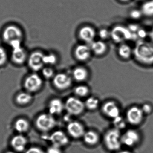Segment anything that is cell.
Segmentation results:
<instances>
[{
    "label": "cell",
    "instance_id": "1",
    "mask_svg": "<svg viewBox=\"0 0 153 153\" xmlns=\"http://www.w3.org/2000/svg\"><path fill=\"white\" fill-rule=\"evenodd\" d=\"M133 56L139 64L146 66L153 65V43L139 40L134 48Z\"/></svg>",
    "mask_w": 153,
    "mask_h": 153
},
{
    "label": "cell",
    "instance_id": "2",
    "mask_svg": "<svg viewBox=\"0 0 153 153\" xmlns=\"http://www.w3.org/2000/svg\"><path fill=\"white\" fill-rule=\"evenodd\" d=\"M1 36L4 42L12 48L22 46L24 34L17 25L10 24L5 27L2 32Z\"/></svg>",
    "mask_w": 153,
    "mask_h": 153
},
{
    "label": "cell",
    "instance_id": "3",
    "mask_svg": "<svg viewBox=\"0 0 153 153\" xmlns=\"http://www.w3.org/2000/svg\"><path fill=\"white\" fill-rule=\"evenodd\" d=\"M121 135L120 130L115 128H111L105 133L103 137L104 145L109 151L116 152L121 147Z\"/></svg>",
    "mask_w": 153,
    "mask_h": 153
},
{
    "label": "cell",
    "instance_id": "4",
    "mask_svg": "<svg viewBox=\"0 0 153 153\" xmlns=\"http://www.w3.org/2000/svg\"><path fill=\"white\" fill-rule=\"evenodd\" d=\"M65 110L71 116H80L85 110L84 102L75 96H70L65 102Z\"/></svg>",
    "mask_w": 153,
    "mask_h": 153
},
{
    "label": "cell",
    "instance_id": "5",
    "mask_svg": "<svg viewBox=\"0 0 153 153\" xmlns=\"http://www.w3.org/2000/svg\"><path fill=\"white\" fill-rule=\"evenodd\" d=\"M35 123L39 131L46 133L51 131L55 127L56 121L54 116L48 112H44L38 116Z\"/></svg>",
    "mask_w": 153,
    "mask_h": 153
},
{
    "label": "cell",
    "instance_id": "6",
    "mask_svg": "<svg viewBox=\"0 0 153 153\" xmlns=\"http://www.w3.org/2000/svg\"><path fill=\"white\" fill-rule=\"evenodd\" d=\"M111 31V39L116 44L126 43L133 40V34L127 27L117 25L112 28Z\"/></svg>",
    "mask_w": 153,
    "mask_h": 153
},
{
    "label": "cell",
    "instance_id": "7",
    "mask_svg": "<svg viewBox=\"0 0 153 153\" xmlns=\"http://www.w3.org/2000/svg\"><path fill=\"white\" fill-rule=\"evenodd\" d=\"M43 77L36 72L28 75L23 82L25 91L32 94L39 91L43 87Z\"/></svg>",
    "mask_w": 153,
    "mask_h": 153
},
{
    "label": "cell",
    "instance_id": "8",
    "mask_svg": "<svg viewBox=\"0 0 153 153\" xmlns=\"http://www.w3.org/2000/svg\"><path fill=\"white\" fill-rule=\"evenodd\" d=\"M145 116L141 107L134 105L127 110L125 118L128 124L137 126L142 124L144 119Z\"/></svg>",
    "mask_w": 153,
    "mask_h": 153
},
{
    "label": "cell",
    "instance_id": "9",
    "mask_svg": "<svg viewBox=\"0 0 153 153\" xmlns=\"http://www.w3.org/2000/svg\"><path fill=\"white\" fill-rule=\"evenodd\" d=\"M52 80L53 86L60 91L68 90L72 86L73 82L71 76L63 72L56 74Z\"/></svg>",
    "mask_w": 153,
    "mask_h": 153
},
{
    "label": "cell",
    "instance_id": "10",
    "mask_svg": "<svg viewBox=\"0 0 153 153\" xmlns=\"http://www.w3.org/2000/svg\"><path fill=\"white\" fill-rule=\"evenodd\" d=\"M45 53L40 50L33 51L29 55L27 63L30 69L33 72L41 71L45 66L44 62Z\"/></svg>",
    "mask_w": 153,
    "mask_h": 153
},
{
    "label": "cell",
    "instance_id": "11",
    "mask_svg": "<svg viewBox=\"0 0 153 153\" xmlns=\"http://www.w3.org/2000/svg\"><path fill=\"white\" fill-rule=\"evenodd\" d=\"M102 114L108 118L113 120L120 116V108L117 102L110 100L105 102L101 107Z\"/></svg>",
    "mask_w": 153,
    "mask_h": 153
},
{
    "label": "cell",
    "instance_id": "12",
    "mask_svg": "<svg viewBox=\"0 0 153 153\" xmlns=\"http://www.w3.org/2000/svg\"><path fill=\"white\" fill-rule=\"evenodd\" d=\"M66 130L71 137L76 139L82 138L86 131L84 125L76 120L69 121L66 126Z\"/></svg>",
    "mask_w": 153,
    "mask_h": 153
},
{
    "label": "cell",
    "instance_id": "13",
    "mask_svg": "<svg viewBox=\"0 0 153 153\" xmlns=\"http://www.w3.org/2000/svg\"><path fill=\"white\" fill-rule=\"evenodd\" d=\"M92 53L90 45L86 44H79L74 49V55L77 61L81 62H87L91 58Z\"/></svg>",
    "mask_w": 153,
    "mask_h": 153
},
{
    "label": "cell",
    "instance_id": "14",
    "mask_svg": "<svg viewBox=\"0 0 153 153\" xmlns=\"http://www.w3.org/2000/svg\"><path fill=\"white\" fill-rule=\"evenodd\" d=\"M48 138L52 145L61 148L68 145L70 142L68 136L62 130L54 131Z\"/></svg>",
    "mask_w": 153,
    "mask_h": 153
},
{
    "label": "cell",
    "instance_id": "15",
    "mask_svg": "<svg viewBox=\"0 0 153 153\" xmlns=\"http://www.w3.org/2000/svg\"><path fill=\"white\" fill-rule=\"evenodd\" d=\"M28 56L27 51L22 46L12 48L11 59L16 65H21L27 62Z\"/></svg>",
    "mask_w": 153,
    "mask_h": 153
},
{
    "label": "cell",
    "instance_id": "16",
    "mask_svg": "<svg viewBox=\"0 0 153 153\" xmlns=\"http://www.w3.org/2000/svg\"><path fill=\"white\" fill-rule=\"evenodd\" d=\"M97 33L93 27L90 26H84L80 28L78 30L79 38L86 44H91L94 41Z\"/></svg>",
    "mask_w": 153,
    "mask_h": 153
},
{
    "label": "cell",
    "instance_id": "17",
    "mask_svg": "<svg viewBox=\"0 0 153 153\" xmlns=\"http://www.w3.org/2000/svg\"><path fill=\"white\" fill-rule=\"evenodd\" d=\"M48 113L53 116L62 114L65 110V102L59 98H53L50 100L47 105Z\"/></svg>",
    "mask_w": 153,
    "mask_h": 153
},
{
    "label": "cell",
    "instance_id": "18",
    "mask_svg": "<svg viewBox=\"0 0 153 153\" xmlns=\"http://www.w3.org/2000/svg\"><path fill=\"white\" fill-rule=\"evenodd\" d=\"M140 140V135L138 132L134 129L127 130L121 135V143L126 146H131L135 145Z\"/></svg>",
    "mask_w": 153,
    "mask_h": 153
},
{
    "label": "cell",
    "instance_id": "19",
    "mask_svg": "<svg viewBox=\"0 0 153 153\" xmlns=\"http://www.w3.org/2000/svg\"><path fill=\"white\" fill-rule=\"evenodd\" d=\"M89 74L88 70L82 66H76L72 72L71 76L73 81L77 82H83L89 78Z\"/></svg>",
    "mask_w": 153,
    "mask_h": 153
},
{
    "label": "cell",
    "instance_id": "20",
    "mask_svg": "<svg viewBox=\"0 0 153 153\" xmlns=\"http://www.w3.org/2000/svg\"><path fill=\"white\" fill-rule=\"evenodd\" d=\"M89 45L92 53L96 56H103L108 52V45L105 41L102 40H94Z\"/></svg>",
    "mask_w": 153,
    "mask_h": 153
},
{
    "label": "cell",
    "instance_id": "21",
    "mask_svg": "<svg viewBox=\"0 0 153 153\" xmlns=\"http://www.w3.org/2000/svg\"><path fill=\"white\" fill-rule=\"evenodd\" d=\"M117 54L122 60H129L134 55V49L127 43L120 44L117 48Z\"/></svg>",
    "mask_w": 153,
    "mask_h": 153
},
{
    "label": "cell",
    "instance_id": "22",
    "mask_svg": "<svg viewBox=\"0 0 153 153\" xmlns=\"http://www.w3.org/2000/svg\"><path fill=\"white\" fill-rule=\"evenodd\" d=\"M33 100L32 94L24 91L20 92L15 96L16 103L20 106H26L30 104Z\"/></svg>",
    "mask_w": 153,
    "mask_h": 153
},
{
    "label": "cell",
    "instance_id": "23",
    "mask_svg": "<svg viewBox=\"0 0 153 153\" xmlns=\"http://www.w3.org/2000/svg\"><path fill=\"white\" fill-rule=\"evenodd\" d=\"M82 138L85 144L91 146L97 145L100 140L99 134L95 131L91 130L85 131Z\"/></svg>",
    "mask_w": 153,
    "mask_h": 153
},
{
    "label": "cell",
    "instance_id": "24",
    "mask_svg": "<svg viewBox=\"0 0 153 153\" xmlns=\"http://www.w3.org/2000/svg\"><path fill=\"white\" fill-rule=\"evenodd\" d=\"M27 141L22 135H18L12 138L11 142L13 148L17 152H21L25 149Z\"/></svg>",
    "mask_w": 153,
    "mask_h": 153
},
{
    "label": "cell",
    "instance_id": "25",
    "mask_svg": "<svg viewBox=\"0 0 153 153\" xmlns=\"http://www.w3.org/2000/svg\"><path fill=\"white\" fill-rule=\"evenodd\" d=\"M74 96L80 99L88 97L90 93V87L86 85L80 84L74 87Z\"/></svg>",
    "mask_w": 153,
    "mask_h": 153
},
{
    "label": "cell",
    "instance_id": "26",
    "mask_svg": "<svg viewBox=\"0 0 153 153\" xmlns=\"http://www.w3.org/2000/svg\"><path fill=\"white\" fill-rule=\"evenodd\" d=\"M84 103L85 109L90 111H94L99 108L100 101L99 98L95 96H88L85 101Z\"/></svg>",
    "mask_w": 153,
    "mask_h": 153
},
{
    "label": "cell",
    "instance_id": "27",
    "mask_svg": "<svg viewBox=\"0 0 153 153\" xmlns=\"http://www.w3.org/2000/svg\"><path fill=\"white\" fill-rule=\"evenodd\" d=\"M14 126L15 130L19 133H25L28 130L30 123L26 119L20 118L15 121Z\"/></svg>",
    "mask_w": 153,
    "mask_h": 153
},
{
    "label": "cell",
    "instance_id": "28",
    "mask_svg": "<svg viewBox=\"0 0 153 153\" xmlns=\"http://www.w3.org/2000/svg\"><path fill=\"white\" fill-rule=\"evenodd\" d=\"M140 10L143 16L147 17H153V0H146L145 1Z\"/></svg>",
    "mask_w": 153,
    "mask_h": 153
},
{
    "label": "cell",
    "instance_id": "29",
    "mask_svg": "<svg viewBox=\"0 0 153 153\" xmlns=\"http://www.w3.org/2000/svg\"><path fill=\"white\" fill-rule=\"evenodd\" d=\"M58 62V57L55 53H45L44 62L45 66H52L55 65Z\"/></svg>",
    "mask_w": 153,
    "mask_h": 153
},
{
    "label": "cell",
    "instance_id": "30",
    "mask_svg": "<svg viewBox=\"0 0 153 153\" xmlns=\"http://www.w3.org/2000/svg\"><path fill=\"white\" fill-rule=\"evenodd\" d=\"M41 76L46 80H52L56 74L53 67L48 66H45L41 70Z\"/></svg>",
    "mask_w": 153,
    "mask_h": 153
},
{
    "label": "cell",
    "instance_id": "31",
    "mask_svg": "<svg viewBox=\"0 0 153 153\" xmlns=\"http://www.w3.org/2000/svg\"><path fill=\"white\" fill-rule=\"evenodd\" d=\"M112 120L114 127L120 131L121 129H124L126 128V123H127L126 118L123 117L121 115Z\"/></svg>",
    "mask_w": 153,
    "mask_h": 153
},
{
    "label": "cell",
    "instance_id": "32",
    "mask_svg": "<svg viewBox=\"0 0 153 153\" xmlns=\"http://www.w3.org/2000/svg\"><path fill=\"white\" fill-rule=\"evenodd\" d=\"M8 60V54L6 49L0 46V67L4 66Z\"/></svg>",
    "mask_w": 153,
    "mask_h": 153
},
{
    "label": "cell",
    "instance_id": "33",
    "mask_svg": "<svg viewBox=\"0 0 153 153\" xmlns=\"http://www.w3.org/2000/svg\"><path fill=\"white\" fill-rule=\"evenodd\" d=\"M100 40L105 41L111 38V31L106 28H101L99 30L98 33Z\"/></svg>",
    "mask_w": 153,
    "mask_h": 153
},
{
    "label": "cell",
    "instance_id": "34",
    "mask_svg": "<svg viewBox=\"0 0 153 153\" xmlns=\"http://www.w3.org/2000/svg\"><path fill=\"white\" fill-rule=\"evenodd\" d=\"M143 16V15L140 9H133L129 12V17L132 19L134 20L140 19Z\"/></svg>",
    "mask_w": 153,
    "mask_h": 153
},
{
    "label": "cell",
    "instance_id": "35",
    "mask_svg": "<svg viewBox=\"0 0 153 153\" xmlns=\"http://www.w3.org/2000/svg\"><path fill=\"white\" fill-rule=\"evenodd\" d=\"M145 115H149L152 112L153 106L149 103H145L141 107Z\"/></svg>",
    "mask_w": 153,
    "mask_h": 153
},
{
    "label": "cell",
    "instance_id": "36",
    "mask_svg": "<svg viewBox=\"0 0 153 153\" xmlns=\"http://www.w3.org/2000/svg\"><path fill=\"white\" fill-rule=\"evenodd\" d=\"M46 153H62V151L61 147L52 145L47 149Z\"/></svg>",
    "mask_w": 153,
    "mask_h": 153
},
{
    "label": "cell",
    "instance_id": "37",
    "mask_svg": "<svg viewBox=\"0 0 153 153\" xmlns=\"http://www.w3.org/2000/svg\"><path fill=\"white\" fill-rule=\"evenodd\" d=\"M25 153H45L41 148L38 147H32L26 151Z\"/></svg>",
    "mask_w": 153,
    "mask_h": 153
},
{
    "label": "cell",
    "instance_id": "38",
    "mask_svg": "<svg viewBox=\"0 0 153 153\" xmlns=\"http://www.w3.org/2000/svg\"><path fill=\"white\" fill-rule=\"evenodd\" d=\"M148 36H149L151 40H152V42L153 43V28L151 30V31L149 32Z\"/></svg>",
    "mask_w": 153,
    "mask_h": 153
},
{
    "label": "cell",
    "instance_id": "39",
    "mask_svg": "<svg viewBox=\"0 0 153 153\" xmlns=\"http://www.w3.org/2000/svg\"><path fill=\"white\" fill-rule=\"evenodd\" d=\"M117 153H132L131 152L128 151H121L118 152Z\"/></svg>",
    "mask_w": 153,
    "mask_h": 153
},
{
    "label": "cell",
    "instance_id": "40",
    "mask_svg": "<svg viewBox=\"0 0 153 153\" xmlns=\"http://www.w3.org/2000/svg\"><path fill=\"white\" fill-rule=\"evenodd\" d=\"M119 1H120L121 2L127 3L129 2L130 0H119Z\"/></svg>",
    "mask_w": 153,
    "mask_h": 153
},
{
    "label": "cell",
    "instance_id": "41",
    "mask_svg": "<svg viewBox=\"0 0 153 153\" xmlns=\"http://www.w3.org/2000/svg\"><path fill=\"white\" fill-rule=\"evenodd\" d=\"M6 153H15L13 152H6Z\"/></svg>",
    "mask_w": 153,
    "mask_h": 153
},
{
    "label": "cell",
    "instance_id": "42",
    "mask_svg": "<svg viewBox=\"0 0 153 153\" xmlns=\"http://www.w3.org/2000/svg\"><path fill=\"white\" fill-rule=\"evenodd\" d=\"M138 1H146V0H137Z\"/></svg>",
    "mask_w": 153,
    "mask_h": 153
}]
</instances>
